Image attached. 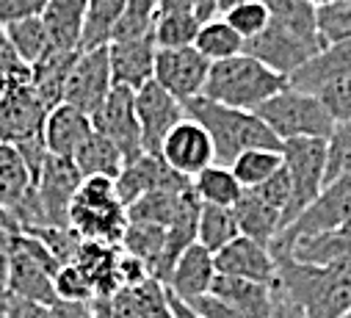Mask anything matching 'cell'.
Returning a JSON list of instances; mask_svg holds the SVG:
<instances>
[{
  "mask_svg": "<svg viewBox=\"0 0 351 318\" xmlns=\"http://www.w3.org/2000/svg\"><path fill=\"white\" fill-rule=\"evenodd\" d=\"M315 97L324 103L332 122H348L351 119V72L332 77L329 84H324L315 92Z\"/></svg>",
  "mask_w": 351,
  "mask_h": 318,
  "instance_id": "43",
  "label": "cell"
},
{
  "mask_svg": "<svg viewBox=\"0 0 351 318\" xmlns=\"http://www.w3.org/2000/svg\"><path fill=\"white\" fill-rule=\"evenodd\" d=\"M232 175L243 188H254L266 183L277 169H282V152L280 149H246L230 164Z\"/></svg>",
  "mask_w": 351,
  "mask_h": 318,
  "instance_id": "36",
  "label": "cell"
},
{
  "mask_svg": "<svg viewBox=\"0 0 351 318\" xmlns=\"http://www.w3.org/2000/svg\"><path fill=\"white\" fill-rule=\"evenodd\" d=\"M216 280V260L213 252H208L202 244H191L171 269V277L166 282V291L183 302H194L205 293H210V285Z\"/></svg>",
  "mask_w": 351,
  "mask_h": 318,
  "instance_id": "20",
  "label": "cell"
},
{
  "mask_svg": "<svg viewBox=\"0 0 351 318\" xmlns=\"http://www.w3.org/2000/svg\"><path fill=\"white\" fill-rule=\"evenodd\" d=\"M114 183H117L119 202L125 208H130L136 199H141L152 191H183L191 186V180L174 172L160 155H147V152L138 155L136 161L125 164L122 175Z\"/></svg>",
  "mask_w": 351,
  "mask_h": 318,
  "instance_id": "16",
  "label": "cell"
},
{
  "mask_svg": "<svg viewBox=\"0 0 351 318\" xmlns=\"http://www.w3.org/2000/svg\"><path fill=\"white\" fill-rule=\"evenodd\" d=\"M9 249H12V232L0 221V291L6 285V271H9Z\"/></svg>",
  "mask_w": 351,
  "mask_h": 318,
  "instance_id": "54",
  "label": "cell"
},
{
  "mask_svg": "<svg viewBox=\"0 0 351 318\" xmlns=\"http://www.w3.org/2000/svg\"><path fill=\"white\" fill-rule=\"evenodd\" d=\"M351 175V119L335 122L326 136V183Z\"/></svg>",
  "mask_w": 351,
  "mask_h": 318,
  "instance_id": "40",
  "label": "cell"
},
{
  "mask_svg": "<svg viewBox=\"0 0 351 318\" xmlns=\"http://www.w3.org/2000/svg\"><path fill=\"white\" fill-rule=\"evenodd\" d=\"M136 119L141 127V147L147 155H160L166 136L186 119V106L174 100L155 81L136 92Z\"/></svg>",
  "mask_w": 351,
  "mask_h": 318,
  "instance_id": "13",
  "label": "cell"
},
{
  "mask_svg": "<svg viewBox=\"0 0 351 318\" xmlns=\"http://www.w3.org/2000/svg\"><path fill=\"white\" fill-rule=\"evenodd\" d=\"M346 72H351V39L324 47L315 58H310L302 69H296L288 77V86L315 95L324 84H329L332 77H340Z\"/></svg>",
  "mask_w": 351,
  "mask_h": 318,
  "instance_id": "24",
  "label": "cell"
},
{
  "mask_svg": "<svg viewBox=\"0 0 351 318\" xmlns=\"http://www.w3.org/2000/svg\"><path fill=\"white\" fill-rule=\"evenodd\" d=\"M92 127L114 141V147L122 152L125 164L136 161L138 155H144L141 147V127L136 119V92L125 86H114L103 106L92 114Z\"/></svg>",
  "mask_w": 351,
  "mask_h": 318,
  "instance_id": "11",
  "label": "cell"
},
{
  "mask_svg": "<svg viewBox=\"0 0 351 318\" xmlns=\"http://www.w3.org/2000/svg\"><path fill=\"white\" fill-rule=\"evenodd\" d=\"M307 3H310L313 9H324V6H329V3H335V0H307Z\"/></svg>",
  "mask_w": 351,
  "mask_h": 318,
  "instance_id": "59",
  "label": "cell"
},
{
  "mask_svg": "<svg viewBox=\"0 0 351 318\" xmlns=\"http://www.w3.org/2000/svg\"><path fill=\"white\" fill-rule=\"evenodd\" d=\"M285 86H288L285 75L269 69L249 53H238L232 58L210 64L202 97L230 106V108L257 111L263 103L280 95Z\"/></svg>",
  "mask_w": 351,
  "mask_h": 318,
  "instance_id": "3",
  "label": "cell"
},
{
  "mask_svg": "<svg viewBox=\"0 0 351 318\" xmlns=\"http://www.w3.org/2000/svg\"><path fill=\"white\" fill-rule=\"evenodd\" d=\"M213 260H216V274L277 285V263L271 249L252 241L246 235H238L232 244H227L221 252L213 255Z\"/></svg>",
  "mask_w": 351,
  "mask_h": 318,
  "instance_id": "17",
  "label": "cell"
},
{
  "mask_svg": "<svg viewBox=\"0 0 351 318\" xmlns=\"http://www.w3.org/2000/svg\"><path fill=\"white\" fill-rule=\"evenodd\" d=\"M224 20L232 25V31H235L243 42H249V39L260 36L263 31L269 28V23H271V12H269V6L263 3V0H249V3L235 6L232 12H227Z\"/></svg>",
  "mask_w": 351,
  "mask_h": 318,
  "instance_id": "41",
  "label": "cell"
},
{
  "mask_svg": "<svg viewBox=\"0 0 351 318\" xmlns=\"http://www.w3.org/2000/svg\"><path fill=\"white\" fill-rule=\"evenodd\" d=\"M199 20L194 12H171V14H160L152 31V39L158 45V50H169V47H194L197 34H199Z\"/></svg>",
  "mask_w": 351,
  "mask_h": 318,
  "instance_id": "37",
  "label": "cell"
},
{
  "mask_svg": "<svg viewBox=\"0 0 351 318\" xmlns=\"http://www.w3.org/2000/svg\"><path fill=\"white\" fill-rule=\"evenodd\" d=\"M166 293H169V291H166ZM169 302H171L174 318H202V315H199L194 307H189V304H186L183 299H178V296H171V293H169Z\"/></svg>",
  "mask_w": 351,
  "mask_h": 318,
  "instance_id": "56",
  "label": "cell"
},
{
  "mask_svg": "<svg viewBox=\"0 0 351 318\" xmlns=\"http://www.w3.org/2000/svg\"><path fill=\"white\" fill-rule=\"evenodd\" d=\"M72 164L77 167L80 178H108L117 180L125 169V158L122 152L114 147V141H108L106 136H100L97 130L86 138V144L75 152Z\"/></svg>",
  "mask_w": 351,
  "mask_h": 318,
  "instance_id": "28",
  "label": "cell"
},
{
  "mask_svg": "<svg viewBox=\"0 0 351 318\" xmlns=\"http://www.w3.org/2000/svg\"><path fill=\"white\" fill-rule=\"evenodd\" d=\"M128 0H89L83 17V34L77 50H97L111 45V34Z\"/></svg>",
  "mask_w": 351,
  "mask_h": 318,
  "instance_id": "31",
  "label": "cell"
},
{
  "mask_svg": "<svg viewBox=\"0 0 351 318\" xmlns=\"http://www.w3.org/2000/svg\"><path fill=\"white\" fill-rule=\"evenodd\" d=\"M210 72V61L197 47H169L155 56V77L152 81L166 89L174 100L189 103L202 95Z\"/></svg>",
  "mask_w": 351,
  "mask_h": 318,
  "instance_id": "12",
  "label": "cell"
},
{
  "mask_svg": "<svg viewBox=\"0 0 351 318\" xmlns=\"http://www.w3.org/2000/svg\"><path fill=\"white\" fill-rule=\"evenodd\" d=\"M75 58H77V50L50 47L36 64H31V89L36 92V97L47 111L64 103V86Z\"/></svg>",
  "mask_w": 351,
  "mask_h": 318,
  "instance_id": "23",
  "label": "cell"
},
{
  "mask_svg": "<svg viewBox=\"0 0 351 318\" xmlns=\"http://www.w3.org/2000/svg\"><path fill=\"white\" fill-rule=\"evenodd\" d=\"M34 188V178L25 167V158L14 144L0 141V210H12Z\"/></svg>",
  "mask_w": 351,
  "mask_h": 318,
  "instance_id": "29",
  "label": "cell"
},
{
  "mask_svg": "<svg viewBox=\"0 0 351 318\" xmlns=\"http://www.w3.org/2000/svg\"><path fill=\"white\" fill-rule=\"evenodd\" d=\"M69 230L80 241L119 247L128 230V208L119 202L117 183L108 178H83L69 202Z\"/></svg>",
  "mask_w": 351,
  "mask_h": 318,
  "instance_id": "4",
  "label": "cell"
},
{
  "mask_svg": "<svg viewBox=\"0 0 351 318\" xmlns=\"http://www.w3.org/2000/svg\"><path fill=\"white\" fill-rule=\"evenodd\" d=\"M280 152L291 180V202L282 213L285 230L326 186V138H288Z\"/></svg>",
  "mask_w": 351,
  "mask_h": 318,
  "instance_id": "7",
  "label": "cell"
},
{
  "mask_svg": "<svg viewBox=\"0 0 351 318\" xmlns=\"http://www.w3.org/2000/svg\"><path fill=\"white\" fill-rule=\"evenodd\" d=\"M47 9V0H0V25L42 17Z\"/></svg>",
  "mask_w": 351,
  "mask_h": 318,
  "instance_id": "47",
  "label": "cell"
},
{
  "mask_svg": "<svg viewBox=\"0 0 351 318\" xmlns=\"http://www.w3.org/2000/svg\"><path fill=\"white\" fill-rule=\"evenodd\" d=\"M160 158L178 175L194 180L202 169L216 164V149H213L208 130L199 122H194L191 117H186L166 136V141L160 147Z\"/></svg>",
  "mask_w": 351,
  "mask_h": 318,
  "instance_id": "15",
  "label": "cell"
},
{
  "mask_svg": "<svg viewBox=\"0 0 351 318\" xmlns=\"http://www.w3.org/2000/svg\"><path fill=\"white\" fill-rule=\"evenodd\" d=\"M288 255H293L302 263H313V266H329V263H337V260H348L351 258V219L343 221L332 232L302 238V241H296L288 249Z\"/></svg>",
  "mask_w": 351,
  "mask_h": 318,
  "instance_id": "27",
  "label": "cell"
},
{
  "mask_svg": "<svg viewBox=\"0 0 351 318\" xmlns=\"http://www.w3.org/2000/svg\"><path fill=\"white\" fill-rule=\"evenodd\" d=\"M315 25L324 47L351 39V0H335L324 9H315Z\"/></svg>",
  "mask_w": 351,
  "mask_h": 318,
  "instance_id": "39",
  "label": "cell"
},
{
  "mask_svg": "<svg viewBox=\"0 0 351 318\" xmlns=\"http://www.w3.org/2000/svg\"><path fill=\"white\" fill-rule=\"evenodd\" d=\"M271 12V20H280V23H288L299 31H307V34H318V25H315V9L307 3V0H263Z\"/></svg>",
  "mask_w": 351,
  "mask_h": 318,
  "instance_id": "45",
  "label": "cell"
},
{
  "mask_svg": "<svg viewBox=\"0 0 351 318\" xmlns=\"http://www.w3.org/2000/svg\"><path fill=\"white\" fill-rule=\"evenodd\" d=\"M50 318H92V302H56L50 304Z\"/></svg>",
  "mask_w": 351,
  "mask_h": 318,
  "instance_id": "52",
  "label": "cell"
},
{
  "mask_svg": "<svg viewBox=\"0 0 351 318\" xmlns=\"http://www.w3.org/2000/svg\"><path fill=\"white\" fill-rule=\"evenodd\" d=\"M31 72L28 64H23L6 36V28L0 25V84H9V81H17V77H25Z\"/></svg>",
  "mask_w": 351,
  "mask_h": 318,
  "instance_id": "48",
  "label": "cell"
},
{
  "mask_svg": "<svg viewBox=\"0 0 351 318\" xmlns=\"http://www.w3.org/2000/svg\"><path fill=\"white\" fill-rule=\"evenodd\" d=\"M119 252L122 247L100 244V241H80L75 252V266L89 277L95 288V299H111L119 291Z\"/></svg>",
  "mask_w": 351,
  "mask_h": 318,
  "instance_id": "22",
  "label": "cell"
},
{
  "mask_svg": "<svg viewBox=\"0 0 351 318\" xmlns=\"http://www.w3.org/2000/svg\"><path fill=\"white\" fill-rule=\"evenodd\" d=\"M348 219H351V175H343L321 188V194L274 238L269 249L288 252L302 238L332 232Z\"/></svg>",
  "mask_w": 351,
  "mask_h": 318,
  "instance_id": "8",
  "label": "cell"
},
{
  "mask_svg": "<svg viewBox=\"0 0 351 318\" xmlns=\"http://www.w3.org/2000/svg\"><path fill=\"white\" fill-rule=\"evenodd\" d=\"M241 235L238 219L232 208L224 205H199V219H197V244H202L208 252H221L227 244H232Z\"/></svg>",
  "mask_w": 351,
  "mask_h": 318,
  "instance_id": "30",
  "label": "cell"
},
{
  "mask_svg": "<svg viewBox=\"0 0 351 318\" xmlns=\"http://www.w3.org/2000/svg\"><path fill=\"white\" fill-rule=\"evenodd\" d=\"M89 0H47L42 23L56 50H77Z\"/></svg>",
  "mask_w": 351,
  "mask_h": 318,
  "instance_id": "26",
  "label": "cell"
},
{
  "mask_svg": "<svg viewBox=\"0 0 351 318\" xmlns=\"http://www.w3.org/2000/svg\"><path fill=\"white\" fill-rule=\"evenodd\" d=\"M56 299L61 302H95V288L75 263H64L53 277Z\"/></svg>",
  "mask_w": 351,
  "mask_h": 318,
  "instance_id": "44",
  "label": "cell"
},
{
  "mask_svg": "<svg viewBox=\"0 0 351 318\" xmlns=\"http://www.w3.org/2000/svg\"><path fill=\"white\" fill-rule=\"evenodd\" d=\"M232 210H235L241 235L252 238V241H257L263 247L274 244V238L282 230V213L277 208H271L269 202H263L252 188H243V194L232 205Z\"/></svg>",
  "mask_w": 351,
  "mask_h": 318,
  "instance_id": "25",
  "label": "cell"
},
{
  "mask_svg": "<svg viewBox=\"0 0 351 318\" xmlns=\"http://www.w3.org/2000/svg\"><path fill=\"white\" fill-rule=\"evenodd\" d=\"M321 50H324V45H321L318 34L299 31L280 20H271L269 28L260 36H254L243 45V53L254 56L260 64H266L269 69H274L285 77H291L296 69H302Z\"/></svg>",
  "mask_w": 351,
  "mask_h": 318,
  "instance_id": "9",
  "label": "cell"
},
{
  "mask_svg": "<svg viewBox=\"0 0 351 318\" xmlns=\"http://www.w3.org/2000/svg\"><path fill=\"white\" fill-rule=\"evenodd\" d=\"M183 106H186V117H191L208 130L213 149H216V164L230 167L246 149H282V141L269 130V125L254 111L230 108L202 95Z\"/></svg>",
  "mask_w": 351,
  "mask_h": 318,
  "instance_id": "2",
  "label": "cell"
},
{
  "mask_svg": "<svg viewBox=\"0 0 351 318\" xmlns=\"http://www.w3.org/2000/svg\"><path fill=\"white\" fill-rule=\"evenodd\" d=\"M243 3H249V0H216V14L224 17L227 12H232L235 6H243Z\"/></svg>",
  "mask_w": 351,
  "mask_h": 318,
  "instance_id": "58",
  "label": "cell"
},
{
  "mask_svg": "<svg viewBox=\"0 0 351 318\" xmlns=\"http://www.w3.org/2000/svg\"><path fill=\"white\" fill-rule=\"evenodd\" d=\"M155 56L158 45L152 36L111 42L108 45V64H111V81L114 86H125L138 92L155 77Z\"/></svg>",
  "mask_w": 351,
  "mask_h": 318,
  "instance_id": "18",
  "label": "cell"
},
{
  "mask_svg": "<svg viewBox=\"0 0 351 318\" xmlns=\"http://www.w3.org/2000/svg\"><path fill=\"white\" fill-rule=\"evenodd\" d=\"M158 23V6L155 0H128L119 23L111 34V42H128V39H144L152 36Z\"/></svg>",
  "mask_w": 351,
  "mask_h": 318,
  "instance_id": "38",
  "label": "cell"
},
{
  "mask_svg": "<svg viewBox=\"0 0 351 318\" xmlns=\"http://www.w3.org/2000/svg\"><path fill=\"white\" fill-rule=\"evenodd\" d=\"M163 241H166V230L158 224H144V221H128L125 238H122V249L133 258H138L152 277V269L163 252Z\"/></svg>",
  "mask_w": 351,
  "mask_h": 318,
  "instance_id": "35",
  "label": "cell"
},
{
  "mask_svg": "<svg viewBox=\"0 0 351 318\" xmlns=\"http://www.w3.org/2000/svg\"><path fill=\"white\" fill-rule=\"evenodd\" d=\"M92 133H95L92 117H86L83 111H77L66 103L50 108L45 117V127H42V138H45L47 152L56 158H69V161Z\"/></svg>",
  "mask_w": 351,
  "mask_h": 318,
  "instance_id": "19",
  "label": "cell"
},
{
  "mask_svg": "<svg viewBox=\"0 0 351 318\" xmlns=\"http://www.w3.org/2000/svg\"><path fill=\"white\" fill-rule=\"evenodd\" d=\"M130 291H133L138 318H174V310H171V302H169L163 282L149 277L147 282H141L138 288H130Z\"/></svg>",
  "mask_w": 351,
  "mask_h": 318,
  "instance_id": "42",
  "label": "cell"
},
{
  "mask_svg": "<svg viewBox=\"0 0 351 318\" xmlns=\"http://www.w3.org/2000/svg\"><path fill=\"white\" fill-rule=\"evenodd\" d=\"M114 89L111 81V64H108V47L97 50H77V58L69 69L66 86H64V103L92 117L108 92Z\"/></svg>",
  "mask_w": 351,
  "mask_h": 318,
  "instance_id": "10",
  "label": "cell"
},
{
  "mask_svg": "<svg viewBox=\"0 0 351 318\" xmlns=\"http://www.w3.org/2000/svg\"><path fill=\"white\" fill-rule=\"evenodd\" d=\"M243 45H246V42L232 31V25H230L224 17H213V20L202 23V25H199V34H197V42H194V47H197L210 64L243 53Z\"/></svg>",
  "mask_w": 351,
  "mask_h": 318,
  "instance_id": "33",
  "label": "cell"
},
{
  "mask_svg": "<svg viewBox=\"0 0 351 318\" xmlns=\"http://www.w3.org/2000/svg\"><path fill=\"white\" fill-rule=\"evenodd\" d=\"M61 269L56 255L28 232H12V249H9V271L3 293L36 304H56V288L53 277Z\"/></svg>",
  "mask_w": 351,
  "mask_h": 318,
  "instance_id": "5",
  "label": "cell"
},
{
  "mask_svg": "<svg viewBox=\"0 0 351 318\" xmlns=\"http://www.w3.org/2000/svg\"><path fill=\"white\" fill-rule=\"evenodd\" d=\"M186 304L194 307L202 318H246L243 313H238L235 307L224 304L221 299H216V296H210V293H205V296H199V299H194V302H186Z\"/></svg>",
  "mask_w": 351,
  "mask_h": 318,
  "instance_id": "50",
  "label": "cell"
},
{
  "mask_svg": "<svg viewBox=\"0 0 351 318\" xmlns=\"http://www.w3.org/2000/svg\"><path fill=\"white\" fill-rule=\"evenodd\" d=\"M6 28V36L17 53V58L23 64H36L53 45H50V36H47V28L42 23V17H31V20H20V23H9L3 25Z\"/></svg>",
  "mask_w": 351,
  "mask_h": 318,
  "instance_id": "34",
  "label": "cell"
},
{
  "mask_svg": "<svg viewBox=\"0 0 351 318\" xmlns=\"http://www.w3.org/2000/svg\"><path fill=\"white\" fill-rule=\"evenodd\" d=\"M254 114L269 125V130L280 141H288V138H326L335 127L324 103L315 95L299 92L293 86H285L280 95H274L271 100L263 103Z\"/></svg>",
  "mask_w": 351,
  "mask_h": 318,
  "instance_id": "6",
  "label": "cell"
},
{
  "mask_svg": "<svg viewBox=\"0 0 351 318\" xmlns=\"http://www.w3.org/2000/svg\"><path fill=\"white\" fill-rule=\"evenodd\" d=\"M80 183L83 178L69 158L47 155V161L34 183L47 227H69V202Z\"/></svg>",
  "mask_w": 351,
  "mask_h": 318,
  "instance_id": "14",
  "label": "cell"
},
{
  "mask_svg": "<svg viewBox=\"0 0 351 318\" xmlns=\"http://www.w3.org/2000/svg\"><path fill=\"white\" fill-rule=\"evenodd\" d=\"M346 318H351V310H348V313H346Z\"/></svg>",
  "mask_w": 351,
  "mask_h": 318,
  "instance_id": "60",
  "label": "cell"
},
{
  "mask_svg": "<svg viewBox=\"0 0 351 318\" xmlns=\"http://www.w3.org/2000/svg\"><path fill=\"white\" fill-rule=\"evenodd\" d=\"M3 318H50V307L36 304V302H25V299L6 296Z\"/></svg>",
  "mask_w": 351,
  "mask_h": 318,
  "instance_id": "51",
  "label": "cell"
},
{
  "mask_svg": "<svg viewBox=\"0 0 351 318\" xmlns=\"http://www.w3.org/2000/svg\"><path fill=\"white\" fill-rule=\"evenodd\" d=\"M277 285L304 310L307 318H346L351 310V258L329 266L302 263L288 252H274Z\"/></svg>",
  "mask_w": 351,
  "mask_h": 318,
  "instance_id": "1",
  "label": "cell"
},
{
  "mask_svg": "<svg viewBox=\"0 0 351 318\" xmlns=\"http://www.w3.org/2000/svg\"><path fill=\"white\" fill-rule=\"evenodd\" d=\"M269 318H307V315H304V310L277 285V299H274V310H271Z\"/></svg>",
  "mask_w": 351,
  "mask_h": 318,
  "instance_id": "53",
  "label": "cell"
},
{
  "mask_svg": "<svg viewBox=\"0 0 351 318\" xmlns=\"http://www.w3.org/2000/svg\"><path fill=\"white\" fill-rule=\"evenodd\" d=\"M92 318H114V313H111V299H95V302H92Z\"/></svg>",
  "mask_w": 351,
  "mask_h": 318,
  "instance_id": "57",
  "label": "cell"
},
{
  "mask_svg": "<svg viewBox=\"0 0 351 318\" xmlns=\"http://www.w3.org/2000/svg\"><path fill=\"white\" fill-rule=\"evenodd\" d=\"M199 202L205 205H224V208H232L241 194H243V186L238 183V178L232 175L230 167L224 164H210L208 169H202L194 180H191Z\"/></svg>",
  "mask_w": 351,
  "mask_h": 318,
  "instance_id": "32",
  "label": "cell"
},
{
  "mask_svg": "<svg viewBox=\"0 0 351 318\" xmlns=\"http://www.w3.org/2000/svg\"><path fill=\"white\" fill-rule=\"evenodd\" d=\"M117 271H119V288H138L141 282L149 280V269H147L138 258L128 255L125 249L119 252V266H117Z\"/></svg>",
  "mask_w": 351,
  "mask_h": 318,
  "instance_id": "49",
  "label": "cell"
},
{
  "mask_svg": "<svg viewBox=\"0 0 351 318\" xmlns=\"http://www.w3.org/2000/svg\"><path fill=\"white\" fill-rule=\"evenodd\" d=\"M158 17L171 14V12H194V0H155Z\"/></svg>",
  "mask_w": 351,
  "mask_h": 318,
  "instance_id": "55",
  "label": "cell"
},
{
  "mask_svg": "<svg viewBox=\"0 0 351 318\" xmlns=\"http://www.w3.org/2000/svg\"><path fill=\"white\" fill-rule=\"evenodd\" d=\"M210 296L221 299L224 304L235 307L246 318H269L274 310L277 299V285L266 282H254V280H241V277H227L216 274L210 285Z\"/></svg>",
  "mask_w": 351,
  "mask_h": 318,
  "instance_id": "21",
  "label": "cell"
},
{
  "mask_svg": "<svg viewBox=\"0 0 351 318\" xmlns=\"http://www.w3.org/2000/svg\"><path fill=\"white\" fill-rule=\"evenodd\" d=\"M252 191H254L263 202H269L271 208H277L280 213H285V208H288V202H291V180H288L285 167H282V169H277L266 183L254 186Z\"/></svg>",
  "mask_w": 351,
  "mask_h": 318,
  "instance_id": "46",
  "label": "cell"
}]
</instances>
